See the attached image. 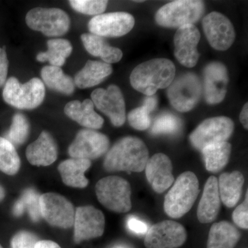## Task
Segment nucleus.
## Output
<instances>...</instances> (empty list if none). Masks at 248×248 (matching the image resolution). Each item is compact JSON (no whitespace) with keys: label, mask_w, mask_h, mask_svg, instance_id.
Returning a JSON list of instances; mask_svg holds the SVG:
<instances>
[{"label":"nucleus","mask_w":248,"mask_h":248,"mask_svg":"<svg viewBox=\"0 0 248 248\" xmlns=\"http://www.w3.org/2000/svg\"><path fill=\"white\" fill-rule=\"evenodd\" d=\"M74 228L76 244L99 237L105 229V217L102 211L91 205L79 207L76 210Z\"/></svg>","instance_id":"nucleus-16"},{"label":"nucleus","mask_w":248,"mask_h":248,"mask_svg":"<svg viewBox=\"0 0 248 248\" xmlns=\"http://www.w3.org/2000/svg\"><path fill=\"white\" fill-rule=\"evenodd\" d=\"M5 196H6V192H5L4 188L0 185V202L4 200Z\"/></svg>","instance_id":"nucleus-44"},{"label":"nucleus","mask_w":248,"mask_h":248,"mask_svg":"<svg viewBox=\"0 0 248 248\" xmlns=\"http://www.w3.org/2000/svg\"><path fill=\"white\" fill-rule=\"evenodd\" d=\"M116 248H128L124 247V246H119V247H117Z\"/></svg>","instance_id":"nucleus-45"},{"label":"nucleus","mask_w":248,"mask_h":248,"mask_svg":"<svg viewBox=\"0 0 248 248\" xmlns=\"http://www.w3.org/2000/svg\"><path fill=\"white\" fill-rule=\"evenodd\" d=\"M109 146L110 141L107 135L86 128L78 132L68 152L72 158L91 161L106 154Z\"/></svg>","instance_id":"nucleus-11"},{"label":"nucleus","mask_w":248,"mask_h":248,"mask_svg":"<svg viewBox=\"0 0 248 248\" xmlns=\"http://www.w3.org/2000/svg\"><path fill=\"white\" fill-rule=\"evenodd\" d=\"M81 40L88 53L94 57H99L105 63H117L122 60L123 53L120 48L111 46L104 37L92 33H84Z\"/></svg>","instance_id":"nucleus-26"},{"label":"nucleus","mask_w":248,"mask_h":248,"mask_svg":"<svg viewBox=\"0 0 248 248\" xmlns=\"http://www.w3.org/2000/svg\"><path fill=\"white\" fill-rule=\"evenodd\" d=\"M40 204L41 215L50 226L68 229L74 225V205L63 196L53 192L43 194Z\"/></svg>","instance_id":"nucleus-10"},{"label":"nucleus","mask_w":248,"mask_h":248,"mask_svg":"<svg viewBox=\"0 0 248 248\" xmlns=\"http://www.w3.org/2000/svg\"><path fill=\"white\" fill-rule=\"evenodd\" d=\"M40 195L34 189L29 188L23 192L20 198L15 203L13 208L14 216H22L27 211L33 222L40 221L42 218L40 212Z\"/></svg>","instance_id":"nucleus-31"},{"label":"nucleus","mask_w":248,"mask_h":248,"mask_svg":"<svg viewBox=\"0 0 248 248\" xmlns=\"http://www.w3.org/2000/svg\"><path fill=\"white\" fill-rule=\"evenodd\" d=\"M187 232L180 223L170 220L156 223L145 236L146 248H178L185 243Z\"/></svg>","instance_id":"nucleus-12"},{"label":"nucleus","mask_w":248,"mask_h":248,"mask_svg":"<svg viewBox=\"0 0 248 248\" xmlns=\"http://www.w3.org/2000/svg\"><path fill=\"white\" fill-rule=\"evenodd\" d=\"M30 133V124L25 115L22 113L15 114L13 117L12 124L4 138L11 142L14 146L23 144Z\"/></svg>","instance_id":"nucleus-33"},{"label":"nucleus","mask_w":248,"mask_h":248,"mask_svg":"<svg viewBox=\"0 0 248 248\" xmlns=\"http://www.w3.org/2000/svg\"><path fill=\"white\" fill-rule=\"evenodd\" d=\"M205 12L202 1L178 0L171 1L158 10L155 21L166 28H179L198 22Z\"/></svg>","instance_id":"nucleus-5"},{"label":"nucleus","mask_w":248,"mask_h":248,"mask_svg":"<svg viewBox=\"0 0 248 248\" xmlns=\"http://www.w3.org/2000/svg\"><path fill=\"white\" fill-rule=\"evenodd\" d=\"M175 66L168 59L156 58L138 65L130 77L132 86L146 96L169 87L175 76Z\"/></svg>","instance_id":"nucleus-2"},{"label":"nucleus","mask_w":248,"mask_h":248,"mask_svg":"<svg viewBox=\"0 0 248 248\" xmlns=\"http://www.w3.org/2000/svg\"><path fill=\"white\" fill-rule=\"evenodd\" d=\"M38 238L29 231H19L14 235L11 241V248H35Z\"/></svg>","instance_id":"nucleus-37"},{"label":"nucleus","mask_w":248,"mask_h":248,"mask_svg":"<svg viewBox=\"0 0 248 248\" xmlns=\"http://www.w3.org/2000/svg\"><path fill=\"white\" fill-rule=\"evenodd\" d=\"M244 177L242 173L234 171L223 173L218 181L220 198L228 208H233L239 202L242 194Z\"/></svg>","instance_id":"nucleus-24"},{"label":"nucleus","mask_w":248,"mask_h":248,"mask_svg":"<svg viewBox=\"0 0 248 248\" xmlns=\"http://www.w3.org/2000/svg\"><path fill=\"white\" fill-rule=\"evenodd\" d=\"M204 94L208 104H217L225 99L228 89V70L223 63L213 62L204 68Z\"/></svg>","instance_id":"nucleus-18"},{"label":"nucleus","mask_w":248,"mask_h":248,"mask_svg":"<svg viewBox=\"0 0 248 248\" xmlns=\"http://www.w3.org/2000/svg\"><path fill=\"white\" fill-rule=\"evenodd\" d=\"M0 248H3L2 246H1V245H0Z\"/></svg>","instance_id":"nucleus-47"},{"label":"nucleus","mask_w":248,"mask_h":248,"mask_svg":"<svg viewBox=\"0 0 248 248\" xmlns=\"http://www.w3.org/2000/svg\"><path fill=\"white\" fill-rule=\"evenodd\" d=\"M135 2H143V1H135Z\"/></svg>","instance_id":"nucleus-46"},{"label":"nucleus","mask_w":248,"mask_h":248,"mask_svg":"<svg viewBox=\"0 0 248 248\" xmlns=\"http://www.w3.org/2000/svg\"><path fill=\"white\" fill-rule=\"evenodd\" d=\"M94 106L110 119L116 127L125 122V104L123 94L118 86L110 85L107 89H97L91 94Z\"/></svg>","instance_id":"nucleus-13"},{"label":"nucleus","mask_w":248,"mask_h":248,"mask_svg":"<svg viewBox=\"0 0 248 248\" xmlns=\"http://www.w3.org/2000/svg\"><path fill=\"white\" fill-rule=\"evenodd\" d=\"M35 248H61L57 243L49 240H42L37 241Z\"/></svg>","instance_id":"nucleus-42"},{"label":"nucleus","mask_w":248,"mask_h":248,"mask_svg":"<svg viewBox=\"0 0 248 248\" xmlns=\"http://www.w3.org/2000/svg\"><path fill=\"white\" fill-rule=\"evenodd\" d=\"M143 107L146 108V110L151 113L154 111L157 107V97L156 96H148L145 98Z\"/></svg>","instance_id":"nucleus-41"},{"label":"nucleus","mask_w":248,"mask_h":248,"mask_svg":"<svg viewBox=\"0 0 248 248\" xmlns=\"http://www.w3.org/2000/svg\"><path fill=\"white\" fill-rule=\"evenodd\" d=\"M41 77L46 86L53 91L66 95L74 93V80L65 74L60 67L46 66L41 71Z\"/></svg>","instance_id":"nucleus-28"},{"label":"nucleus","mask_w":248,"mask_h":248,"mask_svg":"<svg viewBox=\"0 0 248 248\" xmlns=\"http://www.w3.org/2000/svg\"><path fill=\"white\" fill-rule=\"evenodd\" d=\"M28 27L47 37H60L70 29L71 19L65 11L57 8H34L26 16Z\"/></svg>","instance_id":"nucleus-7"},{"label":"nucleus","mask_w":248,"mask_h":248,"mask_svg":"<svg viewBox=\"0 0 248 248\" xmlns=\"http://www.w3.org/2000/svg\"><path fill=\"white\" fill-rule=\"evenodd\" d=\"M172 164L167 155L156 153L148 159L145 170L148 182L153 190L162 193L174 183Z\"/></svg>","instance_id":"nucleus-19"},{"label":"nucleus","mask_w":248,"mask_h":248,"mask_svg":"<svg viewBox=\"0 0 248 248\" xmlns=\"http://www.w3.org/2000/svg\"><path fill=\"white\" fill-rule=\"evenodd\" d=\"M94 104L91 99L84 102L72 101L65 106L64 112L72 120L87 129L97 130L103 126L104 120L94 110Z\"/></svg>","instance_id":"nucleus-22"},{"label":"nucleus","mask_w":248,"mask_h":248,"mask_svg":"<svg viewBox=\"0 0 248 248\" xmlns=\"http://www.w3.org/2000/svg\"><path fill=\"white\" fill-rule=\"evenodd\" d=\"M69 4L77 12L88 16H99L105 11L108 1L105 0H71Z\"/></svg>","instance_id":"nucleus-35"},{"label":"nucleus","mask_w":248,"mask_h":248,"mask_svg":"<svg viewBox=\"0 0 248 248\" xmlns=\"http://www.w3.org/2000/svg\"><path fill=\"white\" fill-rule=\"evenodd\" d=\"M135 23V18L128 13H109L94 16L89 21L88 27L93 35L119 37L130 32Z\"/></svg>","instance_id":"nucleus-14"},{"label":"nucleus","mask_w":248,"mask_h":248,"mask_svg":"<svg viewBox=\"0 0 248 248\" xmlns=\"http://www.w3.org/2000/svg\"><path fill=\"white\" fill-rule=\"evenodd\" d=\"M127 225H128L129 230L136 234H145L148 231V226L146 223L140 221L135 217H130Z\"/></svg>","instance_id":"nucleus-40"},{"label":"nucleus","mask_w":248,"mask_h":248,"mask_svg":"<svg viewBox=\"0 0 248 248\" xmlns=\"http://www.w3.org/2000/svg\"><path fill=\"white\" fill-rule=\"evenodd\" d=\"M234 124L226 117H217L204 120L190 134L191 144L202 151L205 147L226 141L233 133Z\"/></svg>","instance_id":"nucleus-9"},{"label":"nucleus","mask_w":248,"mask_h":248,"mask_svg":"<svg viewBox=\"0 0 248 248\" xmlns=\"http://www.w3.org/2000/svg\"><path fill=\"white\" fill-rule=\"evenodd\" d=\"M181 125L180 120L177 116L166 112L156 117L151 129V133L153 135L174 134L179 131Z\"/></svg>","instance_id":"nucleus-34"},{"label":"nucleus","mask_w":248,"mask_h":248,"mask_svg":"<svg viewBox=\"0 0 248 248\" xmlns=\"http://www.w3.org/2000/svg\"><path fill=\"white\" fill-rule=\"evenodd\" d=\"M200 31L194 24L179 28L174 37V56L183 66H195L200 58L197 45L200 42Z\"/></svg>","instance_id":"nucleus-17"},{"label":"nucleus","mask_w":248,"mask_h":248,"mask_svg":"<svg viewBox=\"0 0 248 248\" xmlns=\"http://www.w3.org/2000/svg\"><path fill=\"white\" fill-rule=\"evenodd\" d=\"M45 86L38 78H32L22 84L11 77L5 84L3 99L6 104L21 110H32L40 107L45 97Z\"/></svg>","instance_id":"nucleus-4"},{"label":"nucleus","mask_w":248,"mask_h":248,"mask_svg":"<svg viewBox=\"0 0 248 248\" xmlns=\"http://www.w3.org/2000/svg\"><path fill=\"white\" fill-rule=\"evenodd\" d=\"M204 33L210 46L215 50H228L234 43L235 31L232 24L224 15L210 13L203 19Z\"/></svg>","instance_id":"nucleus-15"},{"label":"nucleus","mask_w":248,"mask_h":248,"mask_svg":"<svg viewBox=\"0 0 248 248\" xmlns=\"http://www.w3.org/2000/svg\"><path fill=\"white\" fill-rule=\"evenodd\" d=\"M9 69V60L4 49L0 48V87L6 84Z\"/></svg>","instance_id":"nucleus-39"},{"label":"nucleus","mask_w":248,"mask_h":248,"mask_svg":"<svg viewBox=\"0 0 248 248\" xmlns=\"http://www.w3.org/2000/svg\"><path fill=\"white\" fill-rule=\"evenodd\" d=\"M48 50L41 52L36 57L40 62H48L50 66L61 67L71 55L73 46L69 41L65 39H52L47 42Z\"/></svg>","instance_id":"nucleus-30"},{"label":"nucleus","mask_w":248,"mask_h":248,"mask_svg":"<svg viewBox=\"0 0 248 248\" xmlns=\"http://www.w3.org/2000/svg\"><path fill=\"white\" fill-rule=\"evenodd\" d=\"M91 166L89 159H71L65 160L59 165L58 170L63 182L70 187L84 188L89 185V179L85 177V172Z\"/></svg>","instance_id":"nucleus-23"},{"label":"nucleus","mask_w":248,"mask_h":248,"mask_svg":"<svg viewBox=\"0 0 248 248\" xmlns=\"http://www.w3.org/2000/svg\"><path fill=\"white\" fill-rule=\"evenodd\" d=\"M232 146L228 142L214 143L202 151L205 168L209 172L221 171L228 164L231 156Z\"/></svg>","instance_id":"nucleus-29"},{"label":"nucleus","mask_w":248,"mask_h":248,"mask_svg":"<svg viewBox=\"0 0 248 248\" xmlns=\"http://www.w3.org/2000/svg\"><path fill=\"white\" fill-rule=\"evenodd\" d=\"M20 166V158L16 147L0 137V170L8 175H15L19 172Z\"/></svg>","instance_id":"nucleus-32"},{"label":"nucleus","mask_w":248,"mask_h":248,"mask_svg":"<svg viewBox=\"0 0 248 248\" xmlns=\"http://www.w3.org/2000/svg\"><path fill=\"white\" fill-rule=\"evenodd\" d=\"M112 73V67L109 63L89 60L75 77V85L81 89L93 87L102 83Z\"/></svg>","instance_id":"nucleus-25"},{"label":"nucleus","mask_w":248,"mask_h":248,"mask_svg":"<svg viewBox=\"0 0 248 248\" xmlns=\"http://www.w3.org/2000/svg\"><path fill=\"white\" fill-rule=\"evenodd\" d=\"M58 150L52 135L42 131L36 141L27 147L26 156L31 164L36 166H48L58 159Z\"/></svg>","instance_id":"nucleus-20"},{"label":"nucleus","mask_w":248,"mask_h":248,"mask_svg":"<svg viewBox=\"0 0 248 248\" xmlns=\"http://www.w3.org/2000/svg\"><path fill=\"white\" fill-rule=\"evenodd\" d=\"M200 192V182L195 173H182L165 197L164 211L171 218H181L190 211Z\"/></svg>","instance_id":"nucleus-3"},{"label":"nucleus","mask_w":248,"mask_h":248,"mask_svg":"<svg viewBox=\"0 0 248 248\" xmlns=\"http://www.w3.org/2000/svg\"><path fill=\"white\" fill-rule=\"evenodd\" d=\"M128 120L130 125L138 130H145L151 125V119L150 112L146 108H137L129 112Z\"/></svg>","instance_id":"nucleus-36"},{"label":"nucleus","mask_w":248,"mask_h":248,"mask_svg":"<svg viewBox=\"0 0 248 248\" xmlns=\"http://www.w3.org/2000/svg\"><path fill=\"white\" fill-rule=\"evenodd\" d=\"M248 104L246 103L245 104L244 108H243L242 110H241V113H240V121H241V124H243L244 127L246 129L248 128Z\"/></svg>","instance_id":"nucleus-43"},{"label":"nucleus","mask_w":248,"mask_h":248,"mask_svg":"<svg viewBox=\"0 0 248 248\" xmlns=\"http://www.w3.org/2000/svg\"><path fill=\"white\" fill-rule=\"evenodd\" d=\"M203 88L200 78L187 73L172 81L167 91L171 105L179 112H188L194 108L202 98Z\"/></svg>","instance_id":"nucleus-8"},{"label":"nucleus","mask_w":248,"mask_h":248,"mask_svg":"<svg viewBox=\"0 0 248 248\" xmlns=\"http://www.w3.org/2000/svg\"><path fill=\"white\" fill-rule=\"evenodd\" d=\"M233 221L243 229L248 228V192H246V199L241 205L235 209L232 215Z\"/></svg>","instance_id":"nucleus-38"},{"label":"nucleus","mask_w":248,"mask_h":248,"mask_svg":"<svg viewBox=\"0 0 248 248\" xmlns=\"http://www.w3.org/2000/svg\"><path fill=\"white\" fill-rule=\"evenodd\" d=\"M95 192L100 203L110 211L125 213L131 210V187L123 178H103L96 184Z\"/></svg>","instance_id":"nucleus-6"},{"label":"nucleus","mask_w":248,"mask_h":248,"mask_svg":"<svg viewBox=\"0 0 248 248\" xmlns=\"http://www.w3.org/2000/svg\"><path fill=\"white\" fill-rule=\"evenodd\" d=\"M241 239V233L228 221L214 223L209 232L207 248H234Z\"/></svg>","instance_id":"nucleus-27"},{"label":"nucleus","mask_w":248,"mask_h":248,"mask_svg":"<svg viewBox=\"0 0 248 248\" xmlns=\"http://www.w3.org/2000/svg\"><path fill=\"white\" fill-rule=\"evenodd\" d=\"M149 152L144 142L135 137H125L108 151L104 168L108 172H140L145 170Z\"/></svg>","instance_id":"nucleus-1"},{"label":"nucleus","mask_w":248,"mask_h":248,"mask_svg":"<svg viewBox=\"0 0 248 248\" xmlns=\"http://www.w3.org/2000/svg\"><path fill=\"white\" fill-rule=\"evenodd\" d=\"M221 208L218 179L214 176L208 178L197 209V217L202 223H211L216 219Z\"/></svg>","instance_id":"nucleus-21"}]
</instances>
